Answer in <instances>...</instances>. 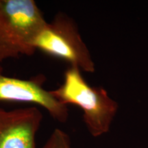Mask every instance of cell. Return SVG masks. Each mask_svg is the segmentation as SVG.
Returning <instances> with one entry per match:
<instances>
[{
  "label": "cell",
  "instance_id": "cell-1",
  "mask_svg": "<svg viewBox=\"0 0 148 148\" xmlns=\"http://www.w3.org/2000/svg\"><path fill=\"white\" fill-rule=\"evenodd\" d=\"M51 92L63 104L75 105L82 110L83 121L94 137L108 132L119 108L104 88L90 86L74 66L67 68L62 84Z\"/></svg>",
  "mask_w": 148,
  "mask_h": 148
},
{
  "label": "cell",
  "instance_id": "cell-2",
  "mask_svg": "<svg viewBox=\"0 0 148 148\" xmlns=\"http://www.w3.org/2000/svg\"><path fill=\"white\" fill-rule=\"evenodd\" d=\"M46 23L34 0H0V63L34 54V39Z\"/></svg>",
  "mask_w": 148,
  "mask_h": 148
},
{
  "label": "cell",
  "instance_id": "cell-3",
  "mask_svg": "<svg viewBox=\"0 0 148 148\" xmlns=\"http://www.w3.org/2000/svg\"><path fill=\"white\" fill-rule=\"evenodd\" d=\"M36 50L64 60L81 71L94 73L95 65L75 21L60 12L47 21L34 39Z\"/></svg>",
  "mask_w": 148,
  "mask_h": 148
},
{
  "label": "cell",
  "instance_id": "cell-4",
  "mask_svg": "<svg viewBox=\"0 0 148 148\" xmlns=\"http://www.w3.org/2000/svg\"><path fill=\"white\" fill-rule=\"evenodd\" d=\"M45 79L38 75L31 79L10 77L3 73L0 63V103L16 102L34 104L43 108L53 119L65 123L69 117L67 106L43 87Z\"/></svg>",
  "mask_w": 148,
  "mask_h": 148
},
{
  "label": "cell",
  "instance_id": "cell-5",
  "mask_svg": "<svg viewBox=\"0 0 148 148\" xmlns=\"http://www.w3.org/2000/svg\"><path fill=\"white\" fill-rule=\"evenodd\" d=\"M42 118L35 106L12 110L0 108V148H36Z\"/></svg>",
  "mask_w": 148,
  "mask_h": 148
},
{
  "label": "cell",
  "instance_id": "cell-6",
  "mask_svg": "<svg viewBox=\"0 0 148 148\" xmlns=\"http://www.w3.org/2000/svg\"><path fill=\"white\" fill-rule=\"evenodd\" d=\"M42 148H73L69 135L62 130L53 131Z\"/></svg>",
  "mask_w": 148,
  "mask_h": 148
}]
</instances>
